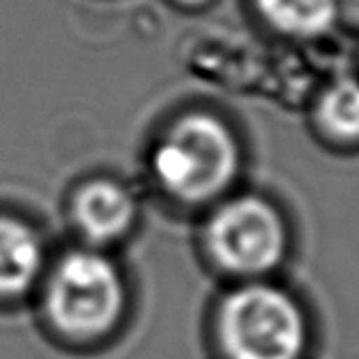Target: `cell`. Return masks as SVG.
Wrapping results in <instances>:
<instances>
[{
	"label": "cell",
	"mask_w": 359,
	"mask_h": 359,
	"mask_svg": "<svg viewBox=\"0 0 359 359\" xmlns=\"http://www.w3.org/2000/svg\"><path fill=\"white\" fill-rule=\"evenodd\" d=\"M153 175L182 205L214 203L237 182L241 148L232 128L212 111H184L159 137Z\"/></svg>",
	"instance_id": "obj_1"
},
{
	"label": "cell",
	"mask_w": 359,
	"mask_h": 359,
	"mask_svg": "<svg viewBox=\"0 0 359 359\" xmlns=\"http://www.w3.org/2000/svg\"><path fill=\"white\" fill-rule=\"evenodd\" d=\"M216 334L228 359H305L309 348L305 309L269 278L239 282L221 300Z\"/></svg>",
	"instance_id": "obj_2"
},
{
	"label": "cell",
	"mask_w": 359,
	"mask_h": 359,
	"mask_svg": "<svg viewBox=\"0 0 359 359\" xmlns=\"http://www.w3.org/2000/svg\"><path fill=\"white\" fill-rule=\"evenodd\" d=\"M205 248L219 269L241 282L266 280L289 252V228L273 203L259 196L225 198L205 223Z\"/></svg>",
	"instance_id": "obj_3"
},
{
	"label": "cell",
	"mask_w": 359,
	"mask_h": 359,
	"mask_svg": "<svg viewBox=\"0 0 359 359\" xmlns=\"http://www.w3.org/2000/svg\"><path fill=\"white\" fill-rule=\"evenodd\" d=\"M126 309V282L98 250L64 255L46 287V311L60 332L91 339L109 332Z\"/></svg>",
	"instance_id": "obj_4"
},
{
	"label": "cell",
	"mask_w": 359,
	"mask_h": 359,
	"mask_svg": "<svg viewBox=\"0 0 359 359\" xmlns=\"http://www.w3.org/2000/svg\"><path fill=\"white\" fill-rule=\"evenodd\" d=\"M73 221L91 243H114L137 221V201L114 180H93L73 198Z\"/></svg>",
	"instance_id": "obj_5"
},
{
	"label": "cell",
	"mask_w": 359,
	"mask_h": 359,
	"mask_svg": "<svg viewBox=\"0 0 359 359\" xmlns=\"http://www.w3.org/2000/svg\"><path fill=\"white\" fill-rule=\"evenodd\" d=\"M43 248L25 223L0 216V296H21L39 278Z\"/></svg>",
	"instance_id": "obj_6"
},
{
	"label": "cell",
	"mask_w": 359,
	"mask_h": 359,
	"mask_svg": "<svg viewBox=\"0 0 359 359\" xmlns=\"http://www.w3.org/2000/svg\"><path fill=\"white\" fill-rule=\"evenodd\" d=\"M255 12L280 34L318 39L339 21V0H250Z\"/></svg>",
	"instance_id": "obj_7"
},
{
	"label": "cell",
	"mask_w": 359,
	"mask_h": 359,
	"mask_svg": "<svg viewBox=\"0 0 359 359\" xmlns=\"http://www.w3.org/2000/svg\"><path fill=\"white\" fill-rule=\"evenodd\" d=\"M316 126L339 144L359 141V78H337L320 91L314 109Z\"/></svg>",
	"instance_id": "obj_8"
},
{
	"label": "cell",
	"mask_w": 359,
	"mask_h": 359,
	"mask_svg": "<svg viewBox=\"0 0 359 359\" xmlns=\"http://www.w3.org/2000/svg\"><path fill=\"white\" fill-rule=\"evenodd\" d=\"M339 18H346L348 25L359 27V0H339Z\"/></svg>",
	"instance_id": "obj_9"
},
{
	"label": "cell",
	"mask_w": 359,
	"mask_h": 359,
	"mask_svg": "<svg viewBox=\"0 0 359 359\" xmlns=\"http://www.w3.org/2000/svg\"><path fill=\"white\" fill-rule=\"evenodd\" d=\"M177 5H182V7H203L207 5L210 0H175Z\"/></svg>",
	"instance_id": "obj_10"
}]
</instances>
